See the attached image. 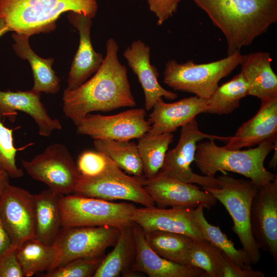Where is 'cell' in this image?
Listing matches in <instances>:
<instances>
[{
  "label": "cell",
  "instance_id": "44dd1931",
  "mask_svg": "<svg viewBox=\"0 0 277 277\" xmlns=\"http://www.w3.org/2000/svg\"><path fill=\"white\" fill-rule=\"evenodd\" d=\"M207 100L196 96L167 103L159 99L152 108L147 120L151 134L172 133L180 127L202 113H205Z\"/></svg>",
  "mask_w": 277,
  "mask_h": 277
},
{
  "label": "cell",
  "instance_id": "5bb4252c",
  "mask_svg": "<svg viewBox=\"0 0 277 277\" xmlns=\"http://www.w3.org/2000/svg\"><path fill=\"white\" fill-rule=\"evenodd\" d=\"M143 185L155 204L160 208L193 209L202 205L209 210L217 201L210 192L201 190L196 184L168 177L160 171L151 179L144 176Z\"/></svg>",
  "mask_w": 277,
  "mask_h": 277
},
{
  "label": "cell",
  "instance_id": "8fae6325",
  "mask_svg": "<svg viewBox=\"0 0 277 277\" xmlns=\"http://www.w3.org/2000/svg\"><path fill=\"white\" fill-rule=\"evenodd\" d=\"M120 231L106 226L62 227L54 243L58 249L55 268L75 259L104 256L115 244Z\"/></svg>",
  "mask_w": 277,
  "mask_h": 277
},
{
  "label": "cell",
  "instance_id": "ac0fdd59",
  "mask_svg": "<svg viewBox=\"0 0 277 277\" xmlns=\"http://www.w3.org/2000/svg\"><path fill=\"white\" fill-rule=\"evenodd\" d=\"M68 18L76 29L80 35L78 49L74 56L67 79V88L74 89L95 73L102 64L104 57L93 49L90 37L92 21L90 17L74 12H70Z\"/></svg>",
  "mask_w": 277,
  "mask_h": 277
},
{
  "label": "cell",
  "instance_id": "5b68a950",
  "mask_svg": "<svg viewBox=\"0 0 277 277\" xmlns=\"http://www.w3.org/2000/svg\"><path fill=\"white\" fill-rule=\"evenodd\" d=\"M216 178L218 187L206 188L223 206L232 218V230L237 235L252 264L261 259L260 249L250 228V211L253 198L259 188L250 180L235 179L227 173Z\"/></svg>",
  "mask_w": 277,
  "mask_h": 277
},
{
  "label": "cell",
  "instance_id": "ab89813d",
  "mask_svg": "<svg viewBox=\"0 0 277 277\" xmlns=\"http://www.w3.org/2000/svg\"><path fill=\"white\" fill-rule=\"evenodd\" d=\"M14 246L0 220V260Z\"/></svg>",
  "mask_w": 277,
  "mask_h": 277
},
{
  "label": "cell",
  "instance_id": "b9f144b4",
  "mask_svg": "<svg viewBox=\"0 0 277 277\" xmlns=\"http://www.w3.org/2000/svg\"><path fill=\"white\" fill-rule=\"evenodd\" d=\"M10 30L5 21L0 18V38Z\"/></svg>",
  "mask_w": 277,
  "mask_h": 277
},
{
  "label": "cell",
  "instance_id": "8d00e7d4",
  "mask_svg": "<svg viewBox=\"0 0 277 277\" xmlns=\"http://www.w3.org/2000/svg\"><path fill=\"white\" fill-rule=\"evenodd\" d=\"M17 249V247L12 248L0 260V277H24Z\"/></svg>",
  "mask_w": 277,
  "mask_h": 277
},
{
  "label": "cell",
  "instance_id": "4dcf8cb0",
  "mask_svg": "<svg viewBox=\"0 0 277 277\" xmlns=\"http://www.w3.org/2000/svg\"><path fill=\"white\" fill-rule=\"evenodd\" d=\"M248 95L247 83L241 72L216 89L207 100L205 113L228 114L240 106L241 99Z\"/></svg>",
  "mask_w": 277,
  "mask_h": 277
},
{
  "label": "cell",
  "instance_id": "1f68e13d",
  "mask_svg": "<svg viewBox=\"0 0 277 277\" xmlns=\"http://www.w3.org/2000/svg\"><path fill=\"white\" fill-rule=\"evenodd\" d=\"M173 140L172 133L151 134L147 132L138 138L137 146L145 178L151 179L160 171Z\"/></svg>",
  "mask_w": 277,
  "mask_h": 277
},
{
  "label": "cell",
  "instance_id": "d6986e66",
  "mask_svg": "<svg viewBox=\"0 0 277 277\" xmlns=\"http://www.w3.org/2000/svg\"><path fill=\"white\" fill-rule=\"evenodd\" d=\"M41 93L30 91L0 90V116L14 120L16 111L29 115L36 124L40 135L49 137L54 130H60L62 126L57 118L51 117L41 101Z\"/></svg>",
  "mask_w": 277,
  "mask_h": 277
},
{
  "label": "cell",
  "instance_id": "f546056e",
  "mask_svg": "<svg viewBox=\"0 0 277 277\" xmlns=\"http://www.w3.org/2000/svg\"><path fill=\"white\" fill-rule=\"evenodd\" d=\"M204 209L202 205L192 209L194 220L204 239L220 249L236 265L244 269L252 268L251 262L246 251L243 248L236 249L219 226L213 225L207 221Z\"/></svg>",
  "mask_w": 277,
  "mask_h": 277
},
{
  "label": "cell",
  "instance_id": "83f0119b",
  "mask_svg": "<svg viewBox=\"0 0 277 277\" xmlns=\"http://www.w3.org/2000/svg\"><path fill=\"white\" fill-rule=\"evenodd\" d=\"M144 234L149 246L160 256L179 264L188 265L192 239L161 230L144 231Z\"/></svg>",
  "mask_w": 277,
  "mask_h": 277
},
{
  "label": "cell",
  "instance_id": "74e56055",
  "mask_svg": "<svg viewBox=\"0 0 277 277\" xmlns=\"http://www.w3.org/2000/svg\"><path fill=\"white\" fill-rule=\"evenodd\" d=\"M181 0H147L151 11L157 18V24L162 25L176 12Z\"/></svg>",
  "mask_w": 277,
  "mask_h": 277
},
{
  "label": "cell",
  "instance_id": "836d02e7",
  "mask_svg": "<svg viewBox=\"0 0 277 277\" xmlns=\"http://www.w3.org/2000/svg\"><path fill=\"white\" fill-rule=\"evenodd\" d=\"M0 116V169L6 171L10 178H20L24 176L22 168L16 164V155L21 149L14 144L13 129L7 127Z\"/></svg>",
  "mask_w": 277,
  "mask_h": 277
},
{
  "label": "cell",
  "instance_id": "d4e9b609",
  "mask_svg": "<svg viewBox=\"0 0 277 277\" xmlns=\"http://www.w3.org/2000/svg\"><path fill=\"white\" fill-rule=\"evenodd\" d=\"M34 195L35 238L47 245H52L62 227L59 204L64 195L49 188Z\"/></svg>",
  "mask_w": 277,
  "mask_h": 277
},
{
  "label": "cell",
  "instance_id": "d590c367",
  "mask_svg": "<svg viewBox=\"0 0 277 277\" xmlns=\"http://www.w3.org/2000/svg\"><path fill=\"white\" fill-rule=\"evenodd\" d=\"M107 156L97 150H85L78 156L76 166L80 175L93 176L101 173L105 168Z\"/></svg>",
  "mask_w": 277,
  "mask_h": 277
},
{
  "label": "cell",
  "instance_id": "60d3db41",
  "mask_svg": "<svg viewBox=\"0 0 277 277\" xmlns=\"http://www.w3.org/2000/svg\"><path fill=\"white\" fill-rule=\"evenodd\" d=\"M10 176L5 170L0 169V194L9 183Z\"/></svg>",
  "mask_w": 277,
  "mask_h": 277
},
{
  "label": "cell",
  "instance_id": "e575fe53",
  "mask_svg": "<svg viewBox=\"0 0 277 277\" xmlns=\"http://www.w3.org/2000/svg\"><path fill=\"white\" fill-rule=\"evenodd\" d=\"M104 256L97 258H80L74 259L44 273V277H90L93 276Z\"/></svg>",
  "mask_w": 277,
  "mask_h": 277
},
{
  "label": "cell",
  "instance_id": "603a6c76",
  "mask_svg": "<svg viewBox=\"0 0 277 277\" xmlns=\"http://www.w3.org/2000/svg\"><path fill=\"white\" fill-rule=\"evenodd\" d=\"M267 52L259 51L242 55L241 72L248 86V95L261 101L277 97V76L271 67Z\"/></svg>",
  "mask_w": 277,
  "mask_h": 277
},
{
  "label": "cell",
  "instance_id": "ba28073f",
  "mask_svg": "<svg viewBox=\"0 0 277 277\" xmlns=\"http://www.w3.org/2000/svg\"><path fill=\"white\" fill-rule=\"evenodd\" d=\"M144 177L127 174L107 156L101 173L93 176L80 175L72 193L110 201H131L144 207L155 206L144 187Z\"/></svg>",
  "mask_w": 277,
  "mask_h": 277
},
{
  "label": "cell",
  "instance_id": "f35d334b",
  "mask_svg": "<svg viewBox=\"0 0 277 277\" xmlns=\"http://www.w3.org/2000/svg\"><path fill=\"white\" fill-rule=\"evenodd\" d=\"M225 265L224 277H264L265 273L259 270L244 269L234 263L223 253Z\"/></svg>",
  "mask_w": 277,
  "mask_h": 277
},
{
  "label": "cell",
  "instance_id": "277c9868",
  "mask_svg": "<svg viewBox=\"0 0 277 277\" xmlns=\"http://www.w3.org/2000/svg\"><path fill=\"white\" fill-rule=\"evenodd\" d=\"M96 0H0V18L10 31L30 36L48 32L66 12L83 13L93 18Z\"/></svg>",
  "mask_w": 277,
  "mask_h": 277
},
{
  "label": "cell",
  "instance_id": "52a82bcc",
  "mask_svg": "<svg viewBox=\"0 0 277 277\" xmlns=\"http://www.w3.org/2000/svg\"><path fill=\"white\" fill-rule=\"evenodd\" d=\"M62 226H111L122 228L133 222L136 208L126 202L116 203L76 194L63 195L60 201Z\"/></svg>",
  "mask_w": 277,
  "mask_h": 277
},
{
  "label": "cell",
  "instance_id": "e0dca14e",
  "mask_svg": "<svg viewBox=\"0 0 277 277\" xmlns=\"http://www.w3.org/2000/svg\"><path fill=\"white\" fill-rule=\"evenodd\" d=\"M132 229L135 255L132 271L143 272L149 277H209L199 268L179 264L161 257L149 246L140 226L133 223Z\"/></svg>",
  "mask_w": 277,
  "mask_h": 277
},
{
  "label": "cell",
  "instance_id": "6da1fadb",
  "mask_svg": "<svg viewBox=\"0 0 277 277\" xmlns=\"http://www.w3.org/2000/svg\"><path fill=\"white\" fill-rule=\"evenodd\" d=\"M118 49L116 41L109 38L106 56L94 75L77 88L64 91L63 111L75 125L92 112L135 106L127 69L118 58Z\"/></svg>",
  "mask_w": 277,
  "mask_h": 277
},
{
  "label": "cell",
  "instance_id": "9c48e42d",
  "mask_svg": "<svg viewBox=\"0 0 277 277\" xmlns=\"http://www.w3.org/2000/svg\"><path fill=\"white\" fill-rule=\"evenodd\" d=\"M230 136H221L201 132L195 117L181 126L180 139L173 149L167 152L160 172L168 177L187 183L199 185L203 189L218 187L214 176L201 175L193 172L197 143L204 138L228 142Z\"/></svg>",
  "mask_w": 277,
  "mask_h": 277
},
{
  "label": "cell",
  "instance_id": "d6a6232c",
  "mask_svg": "<svg viewBox=\"0 0 277 277\" xmlns=\"http://www.w3.org/2000/svg\"><path fill=\"white\" fill-rule=\"evenodd\" d=\"M188 265L203 270L209 277H224L223 252L205 239H193Z\"/></svg>",
  "mask_w": 277,
  "mask_h": 277
},
{
  "label": "cell",
  "instance_id": "f1b7e54d",
  "mask_svg": "<svg viewBox=\"0 0 277 277\" xmlns=\"http://www.w3.org/2000/svg\"><path fill=\"white\" fill-rule=\"evenodd\" d=\"M96 150L108 156L120 169L128 174L143 176V163L137 144L130 141L94 140Z\"/></svg>",
  "mask_w": 277,
  "mask_h": 277
},
{
  "label": "cell",
  "instance_id": "8992f818",
  "mask_svg": "<svg viewBox=\"0 0 277 277\" xmlns=\"http://www.w3.org/2000/svg\"><path fill=\"white\" fill-rule=\"evenodd\" d=\"M240 51L214 62L196 64L192 60L179 63L168 61L164 71V82L174 90L193 93L208 99L219 86L220 80L229 75L239 65Z\"/></svg>",
  "mask_w": 277,
  "mask_h": 277
},
{
  "label": "cell",
  "instance_id": "3957f363",
  "mask_svg": "<svg viewBox=\"0 0 277 277\" xmlns=\"http://www.w3.org/2000/svg\"><path fill=\"white\" fill-rule=\"evenodd\" d=\"M214 141L197 144L194 162L203 175L214 176L219 171L223 174L233 172L248 178L259 187L277 177L264 164L266 157L276 146V138L266 140L256 147L244 150H228L217 146Z\"/></svg>",
  "mask_w": 277,
  "mask_h": 277
},
{
  "label": "cell",
  "instance_id": "7402d4cb",
  "mask_svg": "<svg viewBox=\"0 0 277 277\" xmlns=\"http://www.w3.org/2000/svg\"><path fill=\"white\" fill-rule=\"evenodd\" d=\"M277 97L261 101L260 109L244 123L224 147L237 150L250 147L269 139L276 138Z\"/></svg>",
  "mask_w": 277,
  "mask_h": 277
},
{
  "label": "cell",
  "instance_id": "9a60e30c",
  "mask_svg": "<svg viewBox=\"0 0 277 277\" xmlns=\"http://www.w3.org/2000/svg\"><path fill=\"white\" fill-rule=\"evenodd\" d=\"M250 228L260 249L277 262V177L260 187L251 207Z\"/></svg>",
  "mask_w": 277,
  "mask_h": 277
},
{
  "label": "cell",
  "instance_id": "7a4b0ae2",
  "mask_svg": "<svg viewBox=\"0 0 277 277\" xmlns=\"http://www.w3.org/2000/svg\"><path fill=\"white\" fill-rule=\"evenodd\" d=\"M224 35L227 55L240 51L277 22V0H192Z\"/></svg>",
  "mask_w": 277,
  "mask_h": 277
},
{
  "label": "cell",
  "instance_id": "cb8c5ba5",
  "mask_svg": "<svg viewBox=\"0 0 277 277\" xmlns=\"http://www.w3.org/2000/svg\"><path fill=\"white\" fill-rule=\"evenodd\" d=\"M29 36L16 32L12 34V48L16 55L27 60L31 66L34 84L32 90L47 94H56L60 90V79L52 68L54 59L43 58L37 55L29 43Z\"/></svg>",
  "mask_w": 277,
  "mask_h": 277
},
{
  "label": "cell",
  "instance_id": "2e32d148",
  "mask_svg": "<svg viewBox=\"0 0 277 277\" xmlns=\"http://www.w3.org/2000/svg\"><path fill=\"white\" fill-rule=\"evenodd\" d=\"M132 220L144 231L161 230L180 233L193 240L204 239L196 223L192 209L173 207L136 208Z\"/></svg>",
  "mask_w": 277,
  "mask_h": 277
},
{
  "label": "cell",
  "instance_id": "4316f807",
  "mask_svg": "<svg viewBox=\"0 0 277 277\" xmlns=\"http://www.w3.org/2000/svg\"><path fill=\"white\" fill-rule=\"evenodd\" d=\"M17 256L24 276L30 277L53 270L58 256V249L55 244L49 245L34 237L17 248Z\"/></svg>",
  "mask_w": 277,
  "mask_h": 277
},
{
  "label": "cell",
  "instance_id": "ffe728a7",
  "mask_svg": "<svg viewBox=\"0 0 277 277\" xmlns=\"http://www.w3.org/2000/svg\"><path fill=\"white\" fill-rule=\"evenodd\" d=\"M150 47L138 39L133 42L123 54L143 90L147 111L151 110L161 98L173 100L177 97L176 93L166 90L159 83V74L155 66L150 63Z\"/></svg>",
  "mask_w": 277,
  "mask_h": 277
},
{
  "label": "cell",
  "instance_id": "4fadbf2b",
  "mask_svg": "<svg viewBox=\"0 0 277 277\" xmlns=\"http://www.w3.org/2000/svg\"><path fill=\"white\" fill-rule=\"evenodd\" d=\"M0 220L13 245L17 248L35 237L34 194L9 184L0 194Z\"/></svg>",
  "mask_w": 277,
  "mask_h": 277
},
{
  "label": "cell",
  "instance_id": "484cf974",
  "mask_svg": "<svg viewBox=\"0 0 277 277\" xmlns=\"http://www.w3.org/2000/svg\"><path fill=\"white\" fill-rule=\"evenodd\" d=\"M133 223L120 229L114 248L104 257L93 277H118L130 274L135 255Z\"/></svg>",
  "mask_w": 277,
  "mask_h": 277
},
{
  "label": "cell",
  "instance_id": "7c38bea8",
  "mask_svg": "<svg viewBox=\"0 0 277 277\" xmlns=\"http://www.w3.org/2000/svg\"><path fill=\"white\" fill-rule=\"evenodd\" d=\"M146 110L134 108L114 115L89 113L76 125V131L94 140L130 141L139 138L151 128Z\"/></svg>",
  "mask_w": 277,
  "mask_h": 277
},
{
  "label": "cell",
  "instance_id": "30bf717a",
  "mask_svg": "<svg viewBox=\"0 0 277 277\" xmlns=\"http://www.w3.org/2000/svg\"><path fill=\"white\" fill-rule=\"evenodd\" d=\"M21 164L32 179L64 195L73 193L80 175L69 149L61 143L48 146L30 161L22 159Z\"/></svg>",
  "mask_w": 277,
  "mask_h": 277
}]
</instances>
